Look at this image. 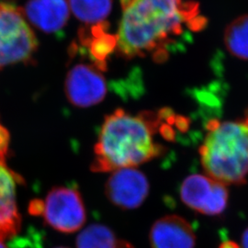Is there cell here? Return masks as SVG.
Returning <instances> with one entry per match:
<instances>
[{"instance_id":"obj_1","label":"cell","mask_w":248,"mask_h":248,"mask_svg":"<svg viewBox=\"0 0 248 248\" xmlns=\"http://www.w3.org/2000/svg\"><path fill=\"white\" fill-rule=\"evenodd\" d=\"M123 15L117 49L125 58L151 55L155 61L169 56V47L184 28L200 29L196 3L184 0H121Z\"/></svg>"},{"instance_id":"obj_2","label":"cell","mask_w":248,"mask_h":248,"mask_svg":"<svg viewBox=\"0 0 248 248\" xmlns=\"http://www.w3.org/2000/svg\"><path fill=\"white\" fill-rule=\"evenodd\" d=\"M175 125L169 110L132 114L118 108L105 117L94 147L91 170L97 173L136 169L163 155L167 147L155 141L160 133L166 138Z\"/></svg>"},{"instance_id":"obj_3","label":"cell","mask_w":248,"mask_h":248,"mask_svg":"<svg viewBox=\"0 0 248 248\" xmlns=\"http://www.w3.org/2000/svg\"><path fill=\"white\" fill-rule=\"evenodd\" d=\"M199 154L208 177L226 186L245 184L248 176V126L243 121H210Z\"/></svg>"},{"instance_id":"obj_4","label":"cell","mask_w":248,"mask_h":248,"mask_svg":"<svg viewBox=\"0 0 248 248\" xmlns=\"http://www.w3.org/2000/svg\"><path fill=\"white\" fill-rule=\"evenodd\" d=\"M30 211L43 216L46 224L53 230L64 233L78 232L87 222L82 196L74 186H54L44 202H32Z\"/></svg>"},{"instance_id":"obj_5","label":"cell","mask_w":248,"mask_h":248,"mask_svg":"<svg viewBox=\"0 0 248 248\" xmlns=\"http://www.w3.org/2000/svg\"><path fill=\"white\" fill-rule=\"evenodd\" d=\"M38 47L35 35L17 7L0 4V69L30 62Z\"/></svg>"},{"instance_id":"obj_6","label":"cell","mask_w":248,"mask_h":248,"mask_svg":"<svg viewBox=\"0 0 248 248\" xmlns=\"http://www.w3.org/2000/svg\"><path fill=\"white\" fill-rule=\"evenodd\" d=\"M182 202L197 213L218 216L226 210L229 200L227 186L207 175L193 174L180 187Z\"/></svg>"},{"instance_id":"obj_7","label":"cell","mask_w":248,"mask_h":248,"mask_svg":"<svg viewBox=\"0 0 248 248\" xmlns=\"http://www.w3.org/2000/svg\"><path fill=\"white\" fill-rule=\"evenodd\" d=\"M150 190L146 176L137 169H123L111 173L105 184L107 199L122 210L142 206Z\"/></svg>"},{"instance_id":"obj_8","label":"cell","mask_w":248,"mask_h":248,"mask_svg":"<svg viewBox=\"0 0 248 248\" xmlns=\"http://www.w3.org/2000/svg\"><path fill=\"white\" fill-rule=\"evenodd\" d=\"M107 82L95 64L79 63L68 72L65 94L74 106L89 108L100 103L107 95Z\"/></svg>"},{"instance_id":"obj_9","label":"cell","mask_w":248,"mask_h":248,"mask_svg":"<svg viewBox=\"0 0 248 248\" xmlns=\"http://www.w3.org/2000/svg\"><path fill=\"white\" fill-rule=\"evenodd\" d=\"M152 248H195L196 234L189 222L178 215H167L151 227Z\"/></svg>"},{"instance_id":"obj_10","label":"cell","mask_w":248,"mask_h":248,"mask_svg":"<svg viewBox=\"0 0 248 248\" xmlns=\"http://www.w3.org/2000/svg\"><path fill=\"white\" fill-rule=\"evenodd\" d=\"M24 14L39 30L55 32L67 23L70 8L66 0H29Z\"/></svg>"},{"instance_id":"obj_11","label":"cell","mask_w":248,"mask_h":248,"mask_svg":"<svg viewBox=\"0 0 248 248\" xmlns=\"http://www.w3.org/2000/svg\"><path fill=\"white\" fill-rule=\"evenodd\" d=\"M79 37L82 45H89V52L96 61L95 65L100 70L106 68L108 56L117 48V36L107 32L104 22L91 27L89 31L82 29Z\"/></svg>"},{"instance_id":"obj_12","label":"cell","mask_w":248,"mask_h":248,"mask_svg":"<svg viewBox=\"0 0 248 248\" xmlns=\"http://www.w3.org/2000/svg\"><path fill=\"white\" fill-rule=\"evenodd\" d=\"M17 182H21V178L0 164V223L21 224L16 204Z\"/></svg>"},{"instance_id":"obj_13","label":"cell","mask_w":248,"mask_h":248,"mask_svg":"<svg viewBox=\"0 0 248 248\" xmlns=\"http://www.w3.org/2000/svg\"><path fill=\"white\" fill-rule=\"evenodd\" d=\"M78 248H135L131 243L116 236L114 232L103 224H91L77 238Z\"/></svg>"},{"instance_id":"obj_14","label":"cell","mask_w":248,"mask_h":248,"mask_svg":"<svg viewBox=\"0 0 248 248\" xmlns=\"http://www.w3.org/2000/svg\"><path fill=\"white\" fill-rule=\"evenodd\" d=\"M113 0H69V8L83 23L98 25L104 23L112 9Z\"/></svg>"},{"instance_id":"obj_15","label":"cell","mask_w":248,"mask_h":248,"mask_svg":"<svg viewBox=\"0 0 248 248\" xmlns=\"http://www.w3.org/2000/svg\"><path fill=\"white\" fill-rule=\"evenodd\" d=\"M223 42L232 56L248 61V15L240 16L228 24Z\"/></svg>"},{"instance_id":"obj_16","label":"cell","mask_w":248,"mask_h":248,"mask_svg":"<svg viewBox=\"0 0 248 248\" xmlns=\"http://www.w3.org/2000/svg\"><path fill=\"white\" fill-rule=\"evenodd\" d=\"M9 131L0 123V164L7 166V157L9 155Z\"/></svg>"},{"instance_id":"obj_17","label":"cell","mask_w":248,"mask_h":248,"mask_svg":"<svg viewBox=\"0 0 248 248\" xmlns=\"http://www.w3.org/2000/svg\"><path fill=\"white\" fill-rule=\"evenodd\" d=\"M219 248H241V247L235 242L229 240V241H225V242L222 243Z\"/></svg>"},{"instance_id":"obj_18","label":"cell","mask_w":248,"mask_h":248,"mask_svg":"<svg viewBox=\"0 0 248 248\" xmlns=\"http://www.w3.org/2000/svg\"><path fill=\"white\" fill-rule=\"evenodd\" d=\"M241 248H248V228H247L242 235Z\"/></svg>"},{"instance_id":"obj_19","label":"cell","mask_w":248,"mask_h":248,"mask_svg":"<svg viewBox=\"0 0 248 248\" xmlns=\"http://www.w3.org/2000/svg\"><path fill=\"white\" fill-rule=\"evenodd\" d=\"M243 122H244L248 127V110L246 112V117H245V120H244Z\"/></svg>"},{"instance_id":"obj_20","label":"cell","mask_w":248,"mask_h":248,"mask_svg":"<svg viewBox=\"0 0 248 248\" xmlns=\"http://www.w3.org/2000/svg\"><path fill=\"white\" fill-rule=\"evenodd\" d=\"M0 248H9L7 246H6V244H5V241H1L0 240Z\"/></svg>"},{"instance_id":"obj_21","label":"cell","mask_w":248,"mask_h":248,"mask_svg":"<svg viewBox=\"0 0 248 248\" xmlns=\"http://www.w3.org/2000/svg\"><path fill=\"white\" fill-rule=\"evenodd\" d=\"M178 119H179V117H178ZM177 125H178V122H177ZM177 125H176V126H177ZM175 136H176V134H175ZM174 139H175V137H174V138H173V139H172V140H171V141H174Z\"/></svg>"},{"instance_id":"obj_22","label":"cell","mask_w":248,"mask_h":248,"mask_svg":"<svg viewBox=\"0 0 248 248\" xmlns=\"http://www.w3.org/2000/svg\"><path fill=\"white\" fill-rule=\"evenodd\" d=\"M63 248V247H59V248Z\"/></svg>"}]
</instances>
